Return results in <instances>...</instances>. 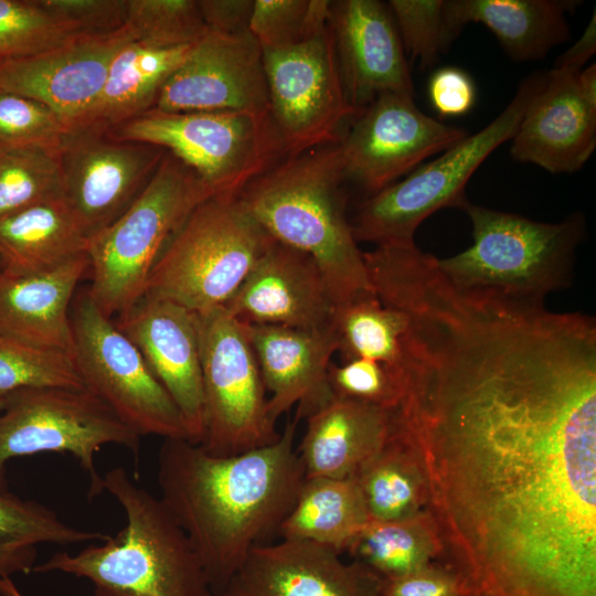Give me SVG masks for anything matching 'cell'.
Listing matches in <instances>:
<instances>
[{"mask_svg": "<svg viewBox=\"0 0 596 596\" xmlns=\"http://www.w3.org/2000/svg\"><path fill=\"white\" fill-rule=\"evenodd\" d=\"M60 198L63 180L57 153L28 148L0 155V220Z\"/></svg>", "mask_w": 596, "mask_h": 596, "instance_id": "35", "label": "cell"}, {"mask_svg": "<svg viewBox=\"0 0 596 596\" xmlns=\"http://www.w3.org/2000/svg\"><path fill=\"white\" fill-rule=\"evenodd\" d=\"M41 387L84 389L72 355L0 331V397Z\"/></svg>", "mask_w": 596, "mask_h": 596, "instance_id": "34", "label": "cell"}, {"mask_svg": "<svg viewBox=\"0 0 596 596\" xmlns=\"http://www.w3.org/2000/svg\"><path fill=\"white\" fill-rule=\"evenodd\" d=\"M85 34L46 11L39 0H0V65Z\"/></svg>", "mask_w": 596, "mask_h": 596, "instance_id": "37", "label": "cell"}, {"mask_svg": "<svg viewBox=\"0 0 596 596\" xmlns=\"http://www.w3.org/2000/svg\"><path fill=\"white\" fill-rule=\"evenodd\" d=\"M545 79L546 73L529 75L490 124L417 167L403 180L368 196L350 221L356 242L376 246L409 244L415 242L421 223L433 213L446 207L461 210L469 201L465 192L469 179L492 151L512 139Z\"/></svg>", "mask_w": 596, "mask_h": 596, "instance_id": "8", "label": "cell"}, {"mask_svg": "<svg viewBox=\"0 0 596 596\" xmlns=\"http://www.w3.org/2000/svg\"><path fill=\"white\" fill-rule=\"evenodd\" d=\"M0 596H24L11 577H0Z\"/></svg>", "mask_w": 596, "mask_h": 596, "instance_id": "47", "label": "cell"}, {"mask_svg": "<svg viewBox=\"0 0 596 596\" xmlns=\"http://www.w3.org/2000/svg\"><path fill=\"white\" fill-rule=\"evenodd\" d=\"M575 0H447L445 11L457 38L468 23L489 29L514 61L542 60L570 39L566 15Z\"/></svg>", "mask_w": 596, "mask_h": 596, "instance_id": "26", "label": "cell"}, {"mask_svg": "<svg viewBox=\"0 0 596 596\" xmlns=\"http://www.w3.org/2000/svg\"><path fill=\"white\" fill-rule=\"evenodd\" d=\"M140 44L169 49L193 45L209 29L198 0H126V21Z\"/></svg>", "mask_w": 596, "mask_h": 596, "instance_id": "36", "label": "cell"}, {"mask_svg": "<svg viewBox=\"0 0 596 596\" xmlns=\"http://www.w3.org/2000/svg\"><path fill=\"white\" fill-rule=\"evenodd\" d=\"M67 25L85 34H100L125 26L126 0H39Z\"/></svg>", "mask_w": 596, "mask_h": 596, "instance_id": "42", "label": "cell"}, {"mask_svg": "<svg viewBox=\"0 0 596 596\" xmlns=\"http://www.w3.org/2000/svg\"><path fill=\"white\" fill-rule=\"evenodd\" d=\"M212 195L192 169L166 152L132 204L89 238L86 292L105 316H119L142 298L168 241L191 211Z\"/></svg>", "mask_w": 596, "mask_h": 596, "instance_id": "7", "label": "cell"}, {"mask_svg": "<svg viewBox=\"0 0 596 596\" xmlns=\"http://www.w3.org/2000/svg\"><path fill=\"white\" fill-rule=\"evenodd\" d=\"M382 579L316 543L281 539L251 550L216 590L204 596H380Z\"/></svg>", "mask_w": 596, "mask_h": 596, "instance_id": "18", "label": "cell"}, {"mask_svg": "<svg viewBox=\"0 0 596 596\" xmlns=\"http://www.w3.org/2000/svg\"><path fill=\"white\" fill-rule=\"evenodd\" d=\"M225 308L247 324L319 330L331 326L334 304L317 263L274 241Z\"/></svg>", "mask_w": 596, "mask_h": 596, "instance_id": "21", "label": "cell"}, {"mask_svg": "<svg viewBox=\"0 0 596 596\" xmlns=\"http://www.w3.org/2000/svg\"><path fill=\"white\" fill-rule=\"evenodd\" d=\"M166 150L106 132L68 130L58 151L63 198L87 236L120 216L155 175Z\"/></svg>", "mask_w": 596, "mask_h": 596, "instance_id": "15", "label": "cell"}, {"mask_svg": "<svg viewBox=\"0 0 596 596\" xmlns=\"http://www.w3.org/2000/svg\"><path fill=\"white\" fill-rule=\"evenodd\" d=\"M578 73L552 67L512 137L510 153L550 173L581 170L596 148V99L578 83Z\"/></svg>", "mask_w": 596, "mask_h": 596, "instance_id": "22", "label": "cell"}, {"mask_svg": "<svg viewBox=\"0 0 596 596\" xmlns=\"http://www.w3.org/2000/svg\"><path fill=\"white\" fill-rule=\"evenodd\" d=\"M345 552L382 581L393 579L438 561L434 523L424 511L398 521H369Z\"/></svg>", "mask_w": 596, "mask_h": 596, "instance_id": "32", "label": "cell"}, {"mask_svg": "<svg viewBox=\"0 0 596 596\" xmlns=\"http://www.w3.org/2000/svg\"><path fill=\"white\" fill-rule=\"evenodd\" d=\"M210 32L238 34L249 31L254 0H198Z\"/></svg>", "mask_w": 596, "mask_h": 596, "instance_id": "45", "label": "cell"}, {"mask_svg": "<svg viewBox=\"0 0 596 596\" xmlns=\"http://www.w3.org/2000/svg\"><path fill=\"white\" fill-rule=\"evenodd\" d=\"M380 596H383V595H382V593H381V595H380Z\"/></svg>", "mask_w": 596, "mask_h": 596, "instance_id": "49", "label": "cell"}, {"mask_svg": "<svg viewBox=\"0 0 596 596\" xmlns=\"http://www.w3.org/2000/svg\"><path fill=\"white\" fill-rule=\"evenodd\" d=\"M107 536L67 524L38 501L0 491V577L32 573L39 544H78Z\"/></svg>", "mask_w": 596, "mask_h": 596, "instance_id": "31", "label": "cell"}, {"mask_svg": "<svg viewBox=\"0 0 596 596\" xmlns=\"http://www.w3.org/2000/svg\"><path fill=\"white\" fill-rule=\"evenodd\" d=\"M298 421L274 443L233 456L163 439L159 498L193 546L209 590L221 588L253 547L278 533L291 510L305 480L295 448Z\"/></svg>", "mask_w": 596, "mask_h": 596, "instance_id": "2", "label": "cell"}, {"mask_svg": "<svg viewBox=\"0 0 596 596\" xmlns=\"http://www.w3.org/2000/svg\"><path fill=\"white\" fill-rule=\"evenodd\" d=\"M274 241L238 195H212L168 241L145 295L198 315L225 307Z\"/></svg>", "mask_w": 596, "mask_h": 596, "instance_id": "6", "label": "cell"}, {"mask_svg": "<svg viewBox=\"0 0 596 596\" xmlns=\"http://www.w3.org/2000/svg\"><path fill=\"white\" fill-rule=\"evenodd\" d=\"M596 51V21L595 14L586 26L584 33L566 52L554 63V67L581 72L586 62Z\"/></svg>", "mask_w": 596, "mask_h": 596, "instance_id": "46", "label": "cell"}, {"mask_svg": "<svg viewBox=\"0 0 596 596\" xmlns=\"http://www.w3.org/2000/svg\"><path fill=\"white\" fill-rule=\"evenodd\" d=\"M406 322L374 295L334 308L331 323L342 361L368 359L401 369Z\"/></svg>", "mask_w": 596, "mask_h": 596, "instance_id": "33", "label": "cell"}, {"mask_svg": "<svg viewBox=\"0 0 596 596\" xmlns=\"http://www.w3.org/2000/svg\"><path fill=\"white\" fill-rule=\"evenodd\" d=\"M347 181L338 142L284 158L238 194L275 241L317 263L334 308L375 295L347 216Z\"/></svg>", "mask_w": 596, "mask_h": 596, "instance_id": "3", "label": "cell"}, {"mask_svg": "<svg viewBox=\"0 0 596 596\" xmlns=\"http://www.w3.org/2000/svg\"><path fill=\"white\" fill-rule=\"evenodd\" d=\"M137 347L201 444L205 407L198 315L173 301L143 295L114 321Z\"/></svg>", "mask_w": 596, "mask_h": 596, "instance_id": "17", "label": "cell"}, {"mask_svg": "<svg viewBox=\"0 0 596 596\" xmlns=\"http://www.w3.org/2000/svg\"><path fill=\"white\" fill-rule=\"evenodd\" d=\"M153 109L270 113L258 42L249 31L230 35L209 31L167 79Z\"/></svg>", "mask_w": 596, "mask_h": 596, "instance_id": "16", "label": "cell"}, {"mask_svg": "<svg viewBox=\"0 0 596 596\" xmlns=\"http://www.w3.org/2000/svg\"><path fill=\"white\" fill-rule=\"evenodd\" d=\"M329 24L343 88L360 110L380 95H415L404 46L387 4L330 1Z\"/></svg>", "mask_w": 596, "mask_h": 596, "instance_id": "20", "label": "cell"}, {"mask_svg": "<svg viewBox=\"0 0 596 596\" xmlns=\"http://www.w3.org/2000/svg\"><path fill=\"white\" fill-rule=\"evenodd\" d=\"M198 315V313H196ZM205 432L200 444L233 456L278 439L246 323L225 307L198 315Z\"/></svg>", "mask_w": 596, "mask_h": 596, "instance_id": "11", "label": "cell"}, {"mask_svg": "<svg viewBox=\"0 0 596 596\" xmlns=\"http://www.w3.org/2000/svg\"><path fill=\"white\" fill-rule=\"evenodd\" d=\"M0 269H1V267H0Z\"/></svg>", "mask_w": 596, "mask_h": 596, "instance_id": "50", "label": "cell"}, {"mask_svg": "<svg viewBox=\"0 0 596 596\" xmlns=\"http://www.w3.org/2000/svg\"><path fill=\"white\" fill-rule=\"evenodd\" d=\"M383 596H458V586L451 572L439 562L397 578L382 581Z\"/></svg>", "mask_w": 596, "mask_h": 596, "instance_id": "44", "label": "cell"}, {"mask_svg": "<svg viewBox=\"0 0 596 596\" xmlns=\"http://www.w3.org/2000/svg\"><path fill=\"white\" fill-rule=\"evenodd\" d=\"M428 96L434 109L443 117L467 114L476 102L472 78L461 68H438L429 78Z\"/></svg>", "mask_w": 596, "mask_h": 596, "instance_id": "43", "label": "cell"}, {"mask_svg": "<svg viewBox=\"0 0 596 596\" xmlns=\"http://www.w3.org/2000/svg\"><path fill=\"white\" fill-rule=\"evenodd\" d=\"M391 411L333 396L308 415L296 448L305 478H354L386 444Z\"/></svg>", "mask_w": 596, "mask_h": 596, "instance_id": "25", "label": "cell"}, {"mask_svg": "<svg viewBox=\"0 0 596 596\" xmlns=\"http://www.w3.org/2000/svg\"><path fill=\"white\" fill-rule=\"evenodd\" d=\"M131 41L125 25L7 62L0 65V91L44 104L68 129L97 98L115 55Z\"/></svg>", "mask_w": 596, "mask_h": 596, "instance_id": "19", "label": "cell"}, {"mask_svg": "<svg viewBox=\"0 0 596 596\" xmlns=\"http://www.w3.org/2000/svg\"><path fill=\"white\" fill-rule=\"evenodd\" d=\"M263 62L285 158L338 143L359 110L343 88L329 19L292 45L263 51Z\"/></svg>", "mask_w": 596, "mask_h": 596, "instance_id": "13", "label": "cell"}, {"mask_svg": "<svg viewBox=\"0 0 596 596\" xmlns=\"http://www.w3.org/2000/svg\"><path fill=\"white\" fill-rule=\"evenodd\" d=\"M106 134L163 148L192 169L214 195H238L252 180L285 158L269 111L151 109Z\"/></svg>", "mask_w": 596, "mask_h": 596, "instance_id": "9", "label": "cell"}, {"mask_svg": "<svg viewBox=\"0 0 596 596\" xmlns=\"http://www.w3.org/2000/svg\"><path fill=\"white\" fill-rule=\"evenodd\" d=\"M71 355L86 390L140 437L185 439L182 414L137 347L85 291L71 311Z\"/></svg>", "mask_w": 596, "mask_h": 596, "instance_id": "12", "label": "cell"}, {"mask_svg": "<svg viewBox=\"0 0 596 596\" xmlns=\"http://www.w3.org/2000/svg\"><path fill=\"white\" fill-rule=\"evenodd\" d=\"M352 119L339 147L348 181L368 196L468 136L466 129L424 114L414 96L404 93L380 95Z\"/></svg>", "mask_w": 596, "mask_h": 596, "instance_id": "14", "label": "cell"}, {"mask_svg": "<svg viewBox=\"0 0 596 596\" xmlns=\"http://www.w3.org/2000/svg\"><path fill=\"white\" fill-rule=\"evenodd\" d=\"M328 383L334 397L393 409L402 394L401 369L368 359L330 363Z\"/></svg>", "mask_w": 596, "mask_h": 596, "instance_id": "41", "label": "cell"}, {"mask_svg": "<svg viewBox=\"0 0 596 596\" xmlns=\"http://www.w3.org/2000/svg\"><path fill=\"white\" fill-rule=\"evenodd\" d=\"M247 332L266 391L268 414L277 419L294 406L307 417L333 395L328 368L338 351L332 327L319 330L270 324H247Z\"/></svg>", "mask_w": 596, "mask_h": 596, "instance_id": "23", "label": "cell"}, {"mask_svg": "<svg viewBox=\"0 0 596 596\" xmlns=\"http://www.w3.org/2000/svg\"><path fill=\"white\" fill-rule=\"evenodd\" d=\"M106 445L138 456L140 436L97 396L84 389H26L4 397L0 414V491H7V462L40 453H67L89 478L88 496L104 491L95 457Z\"/></svg>", "mask_w": 596, "mask_h": 596, "instance_id": "10", "label": "cell"}, {"mask_svg": "<svg viewBox=\"0 0 596 596\" xmlns=\"http://www.w3.org/2000/svg\"><path fill=\"white\" fill-rule=\"evenodd\" d=\"M88 268L86 253L46 270L29 274L0 270V331L71 354L70 306Z\"/></svg>", "mask_w": 596, "mask_h": 596, "instance_id": "24", "label": "cell"}, {"mask_svg": "<svg viewBox=\"0 0 596 596\" xmlns=\"http://www.w3.org/2000/svg\"><path fill=\"white\" fill-rule=\"evenodd\" d=\"M354 479L369 521H398L426 511L428 492L423 465L392 422L386 444Z\"/></svg>", "mask_w": 596, "mask_h": 596, "instance_id": "30", "label": "cell"}, {"mask_svg": "<svg viewBox=\"0 0 596 596\" xmlns=\"http://www.w3.org/2000/svg\"><path fill=\"white\" fill-rule=\"evenodd\" d=\"M67 131L64 121L44 104L0 91V155L28 148L58 155Z\"/></svg>", "mask_w": 596, "mask_h": 596, "instance_id": "38", "label": "cell"}, {"mask_svg": "<svg viewBox=\"0 0 596 596\" xmlns=\"http://www.w3.org/2000/svg\"><path fill=\"white\" fill-rule=\"evenodd\" d=\"M103 488L121 505L125 526L75 554L56 552L35 564L32 573L86 578L95 596H204L202 564L161 499L137 485L123 467L105 473Z\"/></svg>", "mask_w": 596, "mask_h": 596, "instance_id": "4", "label": "cell"}, {"mask_svg": "<svg viewBox=\"0 0 596 596\" xmlns=\"http://www.w3.org/2000/svg\"><path fill=\"white\" fill-rule=\"evenodd\" d=\"M368 522L354 478H305L278 534L281 539L316 543L341 554Z\"/></svg>", "mask_w": 596, "mask_h": 596, "instance_id": "29", "label": "cell"}, {"mask_svg": "<svg viewBox=\"0 0 596 596\" xmlns=\"http://www.w3.org/2000/svg\"><path fill=\"white\" fill-rule=\"evenodd\" d=\"M404 51L423 68L434 65L456 39L444 0H391L387 3Z\"/></svg>", "mask_w": 596, "mask_h": 596, "instance_id": "40", "label": "cell"}, {"mask_svg": "<svg viewBox=\"0 0 596 596\" xmlns=\"http://www.w3.org/2000/svg\"><path fill=\"white\" fill-rule=\"evenodd\" d=\"M461 210L473 242L457 255L437 258L455 285L534 302L572 286L576 252L587 234L582 212L544 223L469 201Z\"/></svg>", "mask_w": 596, "mask_h": 596, "instance_id": "5", "label": "cell"}, {"mask_svg": "<svg viewBox=\"0 0 596 596\" xmlns=\"http://www.w3.org/2000/svg\"><path fill=\"white\" fill-rule=\"evenodd\" d=\"M458 596H596V371L491 380L394 416Z\"/></svg>", "mask_w": 596, "mask_h": 596, "instance_id": "1", "label": "cell"}, {"mask_svg": "<svg viewBox=\"0 0 596 596\" xmlns=\"http://www.w3.org/2000/svg\"><path fill=\"white\" fill-rule=\"evenodd\" d=\"M192 45L159 49L127 43L115 55L97 98L67 130H107L155 108L167 79Z\"/></svg>", "mask_w": 596, "mask_h": 596, "instance_id": "27", "label": "cell"}, {"mask_svg": "<svg viewBox=\"0 0 596 596\" xmlns=\"http://www.w3.org/2000/svg\"><path fill=\"white\" fill-rule=\"evenodd\" d=\"M329 9L328 0H254L249 32L262 51L279 50L328 21Z\"/></svg>", "mask_w": 596, "mask_h": 596, "instance_id": "39", "label": "cell"}, {"mask_svg": "<svg viewBox=\"0 0 596 596\" xmlns=\"http://www.w3.org/2000/svg\"><path fill=\"white\" fill-rule=\"evenodd\" d=\"M89 237L64 198L0 220V270L29 274L87 253Z\"/></svg>", "mask_w": 596, "mask_h": 596, "instance_id": "28", "label": "cell"}, {"mask_svg": "<svg viewBox=\"0 0 596 596\" xmlns=\"http://www.w3.org/2000/svg\"><path fill=\"white\" fill-rule=\"evenodd\" d=\"M4 406V397H0V411L3 408Z\"/></svg>", "mask_w": 596, "mask_h": 596, "instance_id": "48", "label": "cell"}]
</instances>
